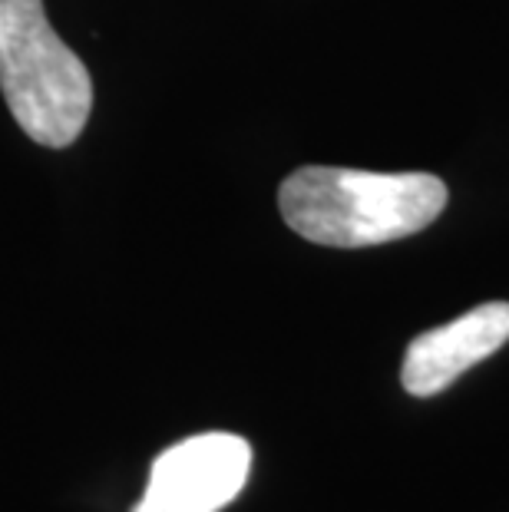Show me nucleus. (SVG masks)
<instances>
[{
    "label": "nucleus",
    "instance_id": "1",
    "mask_svg": "<svg viewBox=\"0 0 509 512\" xmlns=\"http://www.w3.org/2000/svg\"><path fill=\"white\" fill-rule=\"evenodd\" d=\"M278 209L314 245L367 248L417 235L447 209V185L427 172L305 166L281 182Z\"/></svg>",
    "mask_w": 509,
    "mask_h": 512
},
{
    "label": "nucleus",
    "instance_id": "4",
    "mask_svg": "<svg viewBox=\"0 0 509 512\" xmlns=\"http://www.w3.org/2000/svg\"><path fill=\"white\" fill-rule=\"evenodd\" d=\"M509 341V304H480L457 321L433 328L410 341L400 367V380L410 397H433L447 390L460 374H467L486 357H493Z\"/></svg>",
    "mask_w": 509,
    "mask_h": 512
},
{
    "label": "nucleus",
    "instance_id": "3",
    "mask_svg": "<svg viewBox=\"0 0 509 512\" xmlns=\"http://www.w3.org/2000/svg\"><path fill=\"white\" fill-rule=\"evenodd\" d=\"M252 446L235 433H199L156 456L133 512H222L242 493Z\"/></svg>",
    "mask_w": 509,
    "mask_h": 512
},
{
    "label": "nucleus",
    "instance_id": "2",
    "mask_svg": "<svg viewBox=\"0 0 509 512\" xmlns=\"http://www.w3.org/2000/svg\"><path fill=\"white\" fill-rule=\"evenodd\" d=\"M0 90L40 146H70L90 119L93 80L50 27L43 0H0Z\"/></svg>",
    "mask_w": 509,
    "mask_h": 512
}]
</instances>
